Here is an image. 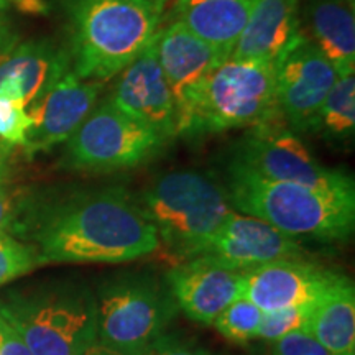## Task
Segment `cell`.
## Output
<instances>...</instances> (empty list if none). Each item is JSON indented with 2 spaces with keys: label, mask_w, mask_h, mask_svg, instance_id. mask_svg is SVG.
Segmentation results:
<instances>
[{
  "label": "cell",
  "mask_w": 355,
  "mask_h": 355,
  "mask_svg": "<svg viewBox=\"0 0 355 355\" xmlns=\"http://www.w3.org/2000/svg\"><path fill=\"white\" fill-rule=\"evenodd\" d=\"M15 234L32 241L40 265L121 263L159 248L137 198L119 186L26 196Z\"/></svg>",
  "instance_id": "obj_1"
},
{
  "label": "cell",
  "mask_w": 355,
  "mask_h": 355,
  "mask_svg": "<svg viewBox=\"0 0 355 355\" xmlns=\"http://www.w3.org/2000/svg\"><path fill=\"white\" fill-rule=\"evenodd\" d=\"M63 12L71 69L105 83L152 43L163 7L152 0H58Z\"/></svg>",
  "instance_id": "obj_2"
},
{
  "label": "cell",
  "mask_w": 355,
  "mask_h": 355,
  "mask_svg": "<svg viewBox=\"0 0 355 355\" xmlns=\"http://www.w3.org/2000/svg\"><path fill=\"white\" fill-rule=\"evenodd\" d=\"M224 188L234 209L259 217L291 237L321 242L349 239L355 224V188L318 189L282 183L229 159Z\"/></svg>",
  "instance_id": "obj_3"
},
{
  "label": "cell",
  "mask_w": 355,
  "mask_h": 355,
  "mask_svg": "<svg viewBox=\"0 0 355 355\" xmlns=\"http://www.w3.org/2000/svg\"><path fill=\"white\" fill-rule=\"evenodd\" d=\"M137 202L157 230L159 245L178 263L201 255L235 211L224 184L196 170L158 176Z\"/></svg>",
  "instance_id": "obj_4"
},
{
  "label": "cell",
  "mask_w": 355,
  "mask_h": 355,
  "mask_svg": "<svg viewBox=\"0 0 355 355\" xmlns=\"http://www.w3.org/2000/svg\"><path fill=\"white\" fill-rule=\"evenodd\" d=\"M275 122H283L277 99V66L229 58L191 96L178 119L176 135L193 139Z\"/></svg>",
  "instance_id": "obj_5"
},
{
  "label": "cell",
  "mask_w": 355,
  "mask_h": 355,
  "mask_svg": "<svg viewBox=\"0 0 355 355\" xmlns=\"http://www.w3.org/2000/svg\"><path fill=\"white\" fill-rule=\"evenodd\" d=\"M0 314L33 355H81L97 339L96 295L73 279L7 291Z\"/></svg>",
  "instance_id": "obj_6"
},
{
  "label": "cell",
  "mask_w": 355,
  "mask_h": 355,
  "mask_svg": "<svg viewBox=\"0 0 355 355\" xmlns=\"http://www.w3.org/2000/svg\"><path fill=\"white\" fill-rule=\"evenodd\" d=\"M178 306L165 282L146 273H122L96 295L97 340L128 352H146L165 336Z\"/></svg>",
  "instance_id": "obj_7"
},
{
  "label": "cell",
  "mask_w": 355,
  "mask_h": 355,
  "mask_svg": "<svg viewBox=\"0 0 355 355\" xmlns=\"http://www.w3.org/2000/svg\"><path fill=\"white\" fill-rule=\"evenodd\" d=\"M170 141L104 101L64 141L61 165L83 173L130 170L158 158Z\"/></svg>",
  "instance_id": "obj_8"
},
{
  "label": "cell",
  "mask_w": 355,
  "mask_h": 355,
  "mask_svg": "<svg viewBox=\"0 0 355 355\" xmlns=\"http://www.w3.org/2000/svg\"><path fill=\"white\" fill-rule=\"evenodd\" d=\"M234 162L282 183H293L318 189L355 188L352 176L331 170L318 162L298 133L285 122L252 127L235 146Z\"/></svg>",
  "instance_id": "obj_9"
},
{
  "label": "cell",
  "mask_w": 355,
  "mask_h": 355,
  "mask_svg": "<svg viewBox=\"0 0 355 355\" xmlns=\"http://www.w3.org/2000/svg\"><path fill=\"white\" fill-rule=\"evenodd\" d=\"M337 79L327 58L304 30L277 66V99L283 122L295 133L314 132L319 110Z\"/></svg>",
  "instance_id": "obj_10"
},
{
  "label": "cell",
  "mask_w": 355,
  "mask_h": 355,
  "mask_svg": "<svg viewBox=\"0 0 355 355\" xmlns=\"http://www.w3.org/2000/svg\"><path fill=\"white\" fill-rule=\"evenodd\" d=\"M199 257L247 272L273 261L306 259V252L295 237L268 222L234 211Z\"/></svg>",
  "instance_id": "obj_11"
},
{
  "label": "cell",
  "mask_w": 355,
  "mask_h": 355,
  "mask_svg": "<svg viewBox=\"0 0 355 355\" xmlns=\"http://www.w3.org/2000/svg\"><path fill=\"white\" fill-rule=\"evenodd\" d=\"M107 101L128 117L153 128L168 140L178 137L175 99L158 64L153 43L119 74Z\"/></svg>",
  "instance_id": "obj_12"
},
{
  "label": "cell",
  "mask_w": 355,
  "mask_h": 355,
  "mask_svg": "<svg viewBox=\"0 0 355 355\" xmlns=\"http://www.w3.org/2000/svg\"><path fill=\"white\" fill-rule=\"evenodd\" d=\"M104 83L79 78L69 69L37 104L28 107L33 125L24 148L28 157L64 144L96 107Z\"/></svg>",
  "instance_id": "obj_13"
},
{
  "label": "cell",
  "mask_w": 355,
  "mask_h": 355,
  "mask_svg": "<svg viewBox=\"0 0 355 355\" xmlns=\"http://www.w3.org/2000/svg\"><path fill=\"white\" fill-rule=\"evenodd\" d=\"M165 283L178 309L193 321L212 324L234 300L242 296L243 272L196 257L173 266Z\"/></svg>",
  "instance_id": "obj_14"
},
{
  "label": "cell",
  "mask_w": 355,
  "mask_h": 355,
  "mask_svg": "<svg viewBox=\"0 0 355 355\" xmlns=\"http://www.w3.org/2000/svg\"><path fill=\"white\" fill-rule=\"evenodd\" d=\"M337 277L321 265L282 260L243 272L242 296L263 313L295 306H311Z\"/></svg>",
  "instance_id": "obj_15"
},
{
  "label": "cell",
  "mask_w": 355,
  "mask_h": 355,
  "mask_svg": "<svg viewBox=\"0 0 355 355\" xmlns=\"http://www.w3.org/2000/svg\"><path fill=\"white\" fill-rule=\"evenodd\" d=\"M152 43L159 68L171 89L180 119L194 91L217 66L227 60L178 20L166 28L158 30Z\"/></svg>",
  "instance_id": "obj_16"
},
{
  "label": "cell",
  "mask_w": 355,
  "mask_h": 355,
  "mask_svg": "<svg viewBox=\"0 0 355 355\" xmlns=\"http://www.w3.org/2000/svg\"><path fill=\"white\" fill-rule=\"evenodd\" d=\"M71 69L66 48L51 40H30L0 55V96L20 99L26 109Z\"/></svg>",
  "instance_id": "obj_17"
},
{
  "label": "cell",
  "mask_w": 355,
  "mask_h": 355,
  "mask_svg": "<svg viewBox=\"0 0 355 355\" xmlns=\"http://www.w3.org/2000/svg\"><path fill=\"white\" fill-rule=\"evenodd\" d=\"M301 32L300 0H255L230 58L278 66Z\"/></svg>",
  "instance_id": "obj_18"
},
{
  "label": "cell",
  "mask_w": 355,
  "mask_h": 355,
  "mask_svg": "<svg viewBox=\"0 0 355 355\" xmlns=\"http://www.w3.org/2000/svg\"><path fill=\"white\" fill-rule=\"evenodd\" d=\"M255 0H178L176 20L225 60L245 28Z\"/></svg>",
  "instance_id": "obj_19"
},
{
  "label": "cell",
  "mask_w": 355,
  "mask_h": 355,
  "mask_svg": "<svg viewBox=\"0 0 355 355\" xmlns=\"http://www.w3.org/2000/svg\"><path fill=\"white\" fill-rule=\"evenodd\" d=\"M304 331L334 355H355V288L339 275L309 306Z\"/></svg>",
  "instance_id": "obj_20"
},
{
  "label": "cell",
  "mask_w": 355,
  "mask_h": 355,
  "mask_svg": "<svg viewBox=\"0 0 355 355\" xmlns=\"http://www.w3.org/2000/svg\"><path fill=\"white\" fill-rule=\"evenodd\" d=\"M308 37L334 66L337 74H354V7L345 0H308L303 10Z\"/></svg>",
  "instance_id": "obj_21"
},
{
  "label": "cell",
  "mask_w": 355,
  "mask_h": 355,
  "mask_svg": "<svg viewBox=\"0 0 355 355\" xmlns=\"http://www.w3.org/2000/svg\"><path fill=\"white\" fill-rule=\"evenodd\" d=\"M314 132L332 141H347L355 132V78L337 74L329 94L319 110Z\"/></svg>",
  "instance_id": "obj_22"
},
{
  "label": "cell",
  "mask_w": 355,
  "mask_h": 355,
  "mask_svg": "<svg viewBox=\"0 0 355 355\" xmlns=\"http://www.w3.org/2000/svg\"><path fill=\"white\" fill-rule=\"evenodd\" d=\"M263 311L247 298L234 300L227 308L214 319L216 331L234 344H247L257 339Z\"/></svg>",
  "instance_id": "obj_23"
},
{
  "label": "cell",
  "mask_w": 355,
  "mask_h": 355,
  "mask_svg": "<svg viewBox=\"0 0 355 355\" xmlns=\"http://www.w3.org/2000/svg\"><path fill=\"white\" fill-rule=\"evenodd\" d=\"M38 265L37 252L30 243L10 234H0V286L30 273Z\"/></svg>",
  "instance_id": "obj_24"
},
{
  "label": "cell",
  "mask_w": 355,
  "mask_h": 355,
  "mask_svg": "<svg viewBox=\"0 0 355 355\" xmlns=\"http://www.w3.org/2000/svg\"><path fill=\"white\" fill-rule=\"evenodd\" d=\"M32 125L33 121L24 102L0 96V140L7 145L24 146Z\"/></svg>",
  "instance_id": "obj_25"
},
{
  "label": "cell",
  "mask_w": 355,
  "mask_h": 355,
  "mask_svg": "<svg viewBox=\"0 0 355 355\" xmlns=\"http://www.w3.org/2000/svg\"><path fill=\"white\" fill-rule=\"evenodd\" d=\"M308 313L309 306H295V308L263 313L257 339L273 343V340L290 334V332L304 329L306 321H308Z\"/></svg>",
  "instance_id": "obj_26"
},
{
  "label": "cell",
  "mask_w": 355,
  "mask_h": 355,
  "mask_svg": "<svg viewBox=\"0 0 355 355\" xmlns=\"http://www.w3.org/2000/svg\"><path fill=\"white\" fill-rule=\"evenodd\" d=\"M270 355H334L313 337L301 329L279 337L270 345Z\"/></svg>",
  "instance_id": "obj_27"
},
{
  "label": "cell",
  "mask_w": 355,
  "mask_h": 355,
  "mask_svg": "<svg viewBox=\"0 0 355 355\" xmlns=\"http://www.w3.org/2000/svg\"><path fill=\"white\" fill-rule=\"evenodd\" d=\"M25 198L3 183V162H0V234L15 232Z\"/></svg>",
  "instance_id": "obj_28"
},
{
  "label": "cell",
  "mask_w": 355,
  "mask_h": 355,
  "mask_svg": "<svg viewBox=\"0 0 355 355\" xmlns=\"http://www.w3.org/2000/svg\"><path fill=\"white\" fill-rule=\"evenodd\" d=\"M145 355H212L206 347L194 343H183V340H173L168 337L159 339L157 344L146 350Z\"/></svg>",
  "instance_id": "obj_29"
},
{
  "label": "cell",
  "mask_w": 355,
  "mask_h": 355,
  "mask_svg": "<svg viewBox=\"0 0 355 355\" xmlns=\"http://www.w3.org/2000/svg\"><path fill=\"white\" fill-rule=\"evenodd\" d=\"M0 355H33L21 336L0 314Z\"/></svg>",
  "instance_id": "obj_30"
},
{
  "label": "cell",
  "mask_w": 355,
  "mask_h": 355,
  "mask_svg": "<svg viewBox=\"0 0 355 355\" xmlns=\"http://www.w3.org/2000/svg\"><path fill=\"white\" fill-rule=\"evenodd\" d=\"M8 2L0 0V55L10 51L19 44V33L10 17H8Z\"/></svg>",
  "instance_id": "obj_31"
},
{
  "label": "cell",
  "mask_w": 355,
  "mask_h": 355,
  "mask_svg": "<svg viewBox=\"0 0 355 355\" xmlns=\"http://www.w3.org/2000/svg\"><path fill=\"white\" fill-rule=\"evenodd\" d=\"M81 355H145V352H128V350L109 347V345L102 344L96 339V343L89 345Z\"/></svg>",
  "instance_id": "obj_32"
},
{
  "label": "cell",
  "mask_w": 355,
  "mask_h": 355,
  "mask_svg": "<svg viewBox=\"0 0 355 355\" xmlns=\"http://www.w3.org/2000/svg\"><path fill=\"white\" fill-rule=\"evenodd\" d=\"M8 3H15L25 13H44L46 3L44 0H7Z\"/></svg>",
  "instance_id": "obj_33"
},
{
  "label": "cell",
  "mask_w": 355,
  "mask_h": 355,
  "mask_svg": "<svg viewBox=\"0 0 355 355\" xmlns=\"http://www.w3.org/2000/svg\"><path fill=\"white\" fill-rule=\"evenodd\" d=\"M152 2H155V3H157V6L165 8V3L168 2V0H152Z\"/></svg>",
  "instance_id": "obj_34"
},
{
  "label": "cell",
  "mask_w": 355,
  "mask_h": 355,
  "mask_svg": "<svg viewBox=\"0 0 355 355\" xmlns=\"http://www.w3.org/2000/svg\"><path fill=\"white\" fill-rule=\"evenodd\" d=\"M345 2H347V3H349V6H350V7H354V3H355V0H345Z\"/></svg>",
  "instance_id": "obj_35"
}]
</instances>
